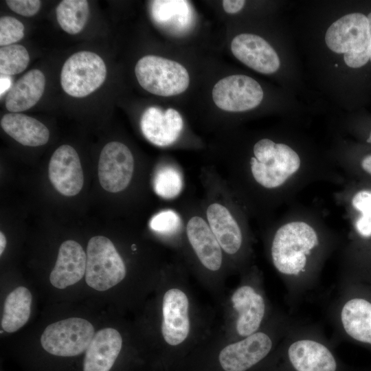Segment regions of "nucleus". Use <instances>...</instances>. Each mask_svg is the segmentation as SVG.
I'll use <instances>...</instances> for the list:
<instances>
[{
	"label": "nucleus",
	"mask_w": 371,
	"mask_h": 371,
	"mask_svg": "<svg viewBox=\"0 0 371 371\" xmlns=\"http://www.w3.org/2000/svg\"><path fill=\"white\" fill-rule=\"evenodd\" d=\"M230 168L232 186L247 214L269 221L309 185L344 183L332 161L304 154L286 142L263 137L251 154Z\"/></svg>",
	"instance_id": "nucleus-1"
},
{
	"label": "nucleus",
	"mask_w": 371,
	"mask_h": 371,
	"mask_svg": "<svg viewBox=\"0 0 371 371\" xmlns=\"http://www.w3.org/2000/svg\"><path fill=\"white\" fill-rule=\"evenodd\" d=\"M266 235L269 258L278 273L288 279L318 271L337 239L319 213L302 206L291 208L271 223Z\"/></svg>",
	"instance_id": "nucleus-2"
},
{
	"label": "nucleus",
	"mask_w": 371,
	"mask_h": 371,
	"mask_svg": "<svg viewBox=\"0 0 371 371\" xmlns=\"http://www.w3.org/2000/svg\"><path fill=\"white\" fill-rule=\"evenodd\" d=\"M159 311V337L168 348L207 339V323L200 317L196 300L183 277L168 272Z\"/></svg>",
	"instance_id": "nucleus-3"
},
{
	"label": "nucleus",
	"mask_w": 371,
	"mask_h": 371,
	"mask_svg": "<svg viewBox=\"0 0 371 371\" xmlns=\"http://www.w3.org/2000/svg\"><path fill=\"white\" fill-rule=\"evenodd\" d=\"M246 212L237 203L211 202L205 210V219L219 243L226 259L243 265L251 253V237Z\"/></svg>",
	"instance_id": "nucleus-4"
},
{
	"label": "nucleus",
	"mask_w": 371,
	"mask_h": 371,
	"mask_svg": "<svg viewBox=\"0 0 371 371\" xmlns=\"http://www.w3.org/2000/svg\"><path fill=\"white\" fill-rule=\"evenodd\" d=\"M371 32L368 17L361 13L346 14L327 30L325 41L334 52L344 54L345 63L359 68L370 60Z\"/></svg>",
	"instance_id": "nucleus-5"
},
{
	"label": "nucleus",
	"mask_w": 371,
	"mask_h": 371,
	"mask_svg": "<svg viewBox=\"0 0 371 371\" xmlns=\"http://www.w3.org/2000/svg\"><path fill=\"white\" fill-rule=\"evenodd\" d=\"M253 280H243L229 298V335L234 340L261 330L267 314L263 293Z\"/></svg>",
	"instance_id": "nucleus-6"
},
{
	"label": "nucleus",
	"mask_w": 371,
	"mask_h": 371,
	"mask_svg": "<svg viewBox=\"0 0 371 371\" xmlns=\"http://www.w3.org/2000/svg\"><path fill=\"white\" fill-rule=\"evenodd\" d=\"M86 254L85 281L91 288L107 291L125 279L127 270L124 261L108 238L92 237L88 242Z\"/></svg>",
	"instance_id": "nucleus-7"
},
{
	"label": "nucleus",
	"mask_w": 371,
	"mask_h": 371,
	"mask_svg": "<svg viewBox=\"0 0 371 371\" xmlns=\"http://www.w3.org/2000/svg\"><path fill=\"white\" fill-rule=\"evenodd\" d=\"M135 73L141 87L160 96H172L184 92L190 77L180 63L160 56L148 55L136 63Z\"/></svg>",
	"instance_id": "nucleus-8"
},
{
	"label": "nucleus",
	"mask_w": 371,
	"mask_h": 371,
	"mask_svg": "<svg viewBox=\"0 0 371 371\" xmlns=\"http://www.w3.org/2000/svg\"><path fill=\"white\" fill-rule=\"evenodd\" d=\"M95 333L88 320L69 317L48 325L41 335V344L50 355L74 357L87 350Z\"/></svg>",
	"instance_id": "nucleus-9"
},
{
	"label": "nucleus",
	"mask_w": 371,
	"mask_h": 371,
	"mask_svg": "<svg viewBox=\"0 0 371 371\" xmlns=\"http://www.w3.org/2000/svg\"><path fill=\"white\" fill-rule=\"evenodd\" d=\"M106 68L102 58L89 51L76 52L65 62L60 75L63 90L75 98L85 97L104 82Z\"/></svg>",
	"instance_id": "nucleus-10"
},
{
	"label": "nucleus",
	"mask_w": 371,
	"mask_h": 371,
	"mask_svg": "<svg viewBox=\"0 0 371 371\" xmlns=\"http://www.w3.org/2000/svg\"><path fill=\"white\" fill-rule=\"evenodd\" d=\"M273 371H342L333 351L321 341L299 339L292 341L276 360Z\"/></svg>",
	"instance_id": "nucleus-11"
},
{
	"label": "nucleus",
	"mask_w": 371,
	"mask_h": 371,
	"mask_svg": "<svg viewBox=\"0 0 371 371\" xmlns=\"http://www.w3.org/2000/svg\"><path fill=\"white\" fill-rule=\"evenodd\" d=\"M223 346L218 355L223 371H249L263 361L272 352L274 341L262 330Z\"/></svg>",
	"instance_id": "nucleus-12"
},
{
	"label": "nucleus",
	"mask_w": 371,
	"mask_h": 371,
	"mask_svg": "<svg viewBox=\"0 0 371 371\" xmlns=\"http://www.w3.org/2000/svg\"><path fill=\"white\" fill-rule=\"evenodd\" d=\"M185 232L190 251L202 271L212 278L223 273L227 259L206 219L199 215L190 216Z\"/></svg>",
	"instance_id": "nucleus-13"
},
{
	"label": "nucleus",
	"mask_w": 371,
	"mask_h": 371,
	"mask_svg": "<svg viewBox=\"0 0 371 371\" xmlns=\"http://www.w3.org/2000/svg\"><path fill=\"white\" fill-rule=\"evenodd\" d=\"M212 98L221 109L241 112L259 105L263 91L254 78L241 74L232 75L216 82L212 89Z\"/></svg>",
	"instance_id": "nucleus-14"
},
{
	"label": "nucleus",
	"mask_w": 371,
	"mask_h": 371,
	"mask_svg": "<svg viewBox=\"0 0 371 371\" xmlns=\"http://www.w3.org/2000/svg\"><path fill=\"white\" fill-rule=\"evenodd\" d=\"M135 161L129 148L119 142H111L102 148L98 161V178L101 186L116 193L129 185Z\"/></svg>",
	"instance_id": "nucleus-15"
},
{
	"label": "nucleus",
	"mask_w": 371,
	"mask_h": 371,
	"mask_svg": "<svg viewBox=\"0 0 371 371\" xmlns=\"http://www.w3.org/2000/svg\"><path fill=\"white\" fill-rule=\"evenodd\" d=\"M49 180L55 189L64 196L76 195L84 183L79 156L69 145H62L53 153L48 166Z\"/></svg>",
	"instance_id": "nucleus-16"
},
{
	"label": "nucleus",
	"mask_w": 371,
	"mask_h": 371,
	"mask_svg": "<svg viewBox=\"0 0 371 371\" xmlns=\"http://www.w3.org/2000/svg\"><path fill=\"white\" fill-rule=\"evenodd\" d=\"M231 49L238 60L258 72L271 74L280 67V62L276 51L258 35H237L232 41Z\"/></svg>",
	"instance_id": "nucleus-17"
},
{
	"label": "nucleus",
	"mask_w": 371,
	"mask_h": 371,
	"mask_svg": "<svg viewBox=\"0 0 371 371\" xmlns=\"http://www.w3.org/2000/svg\"><path fill=\"white\" fill-rule=\"evenodd\" d=\"M141 131L147 140L159 146H168L179 137L183 128L180 113L172 108L166 111L150 106L143 113L140 119Z\"/></svg>",
	"instance_id": "nucleus-18"
},
{
	"label": "nucleus",
	"mask_w": 371,
	"mask_h": 371,
	"mask_svg": "<svg viewBox=\"0 0 371 371\" xmlns=\"http://www.w3.org/2000/svg\"><path fill=\"white\" fill-rule=\"evenodd\" d=\"M87 254L76 241L63 242L58 250L56 264L50 273L51 284L64 289L79 282L85 275Z\"/></svg>",
	"instance_id": "nucleus-19"
},
{
	"label": "nucleus",
	"mask_w": 371,
	"mask_h": 371,
	"mask_svg": "<svg viewBox=\"0 0 371 371\" xmlns=\"http://www.w3.org/2000/svg\"><path fill=\"white\" fill-rule=\"evenodd\" d=\"M122 346L123 337L117 329L98 330L85 351L83 371H110Z\"/></svg>",
	"instance_id": "nucleus-20"
},
{
	"label": "nucleus",
	"mask_w": 371,
	"mask_h": 371,
	"mask_svg": "<svg viewBox=\"0 0 371 371\" xmlns=\"http://www.w3.org/2000/svg\"><path fill=\"white\" fill-rule=\"evenodd\" d=\"M45 77L39 69H32L18 80L8 93L5 107L11 113L29 109L42 97Z\"/></svg>",
	"instance_id": "nucleus-21"
},
{
	"label": "nucleus",
	"mask_w": 371,
	"mask_h": 371,
	"mask_svg": "<svg viewBox=\"0 0 371 371\" xmlns=\"http://www.w3.org/2000/svg\"><path fill=\"white\" fill-rule=\"evenodd\" d=\"M340 320L346 333L358 342L371 345V302L352 297L341 309Z\"/></svg>",
	"instance_id": "nucleus-22"
},
{
	"label": "nucleus",
	"mask_w": 371,
	"mask_h": 371,
	"mask_svg": "<svg viewBox=\"0 0 371 371\" xmlns=\"http://www.w3.org/2000/svg\"><path fill=\"white\" fill-rule=\"evenodd\" d=\"M1 126L11 137L27 146L45 144L49 138L48 128L36 119L20 113L5 114Z\"/></svg>",
	"instance_id": "nucleus-23"
},
{
	"label": "nucleus",
	"mask_w": 371,
	"mask_h": 371,
	"mask_svg": "<svg viewBox=\"0 0 371 371\" xmlns=\"http://www.w3.org/2000/svg\"><path fill=\"white\" fill-rule=\"evenodd\" d=\"M32 296L23 286H17L6 297L1 320L2 329L12 333L21 328L29 320Z\"/></svg>",
	"instance_id": "nucleus-24"
},
{
	"label": "nucleus",
	"mask_w": 371,
	"mask_h": 371,
	"mask_svg": "<svg viewBox=\"0 0 371 371\" xmlns=\"http://www.w3.org/2000/svg\"><path fill=\"white\" fill-rule=\"evenodd\" d=\"M335 199L349 213H353L355 229L371 231V189L353 190L345 184L335 193Z\"/></svg>",
	"instance_id": "nucleus-25"
},
{
	"label": "nucleus",
	"mask_w": 371,
	"mask_h": 371,
	"mask_svg": "<svg viewBox=\"0 0 371 371\" xmlns=\"http://www.w3.org/2000/svg\"><path fill=\"white\" fill-rule=\"evenodd\" d=\"M151 14L157 23L175 30L186 29L192 19L187 1H153Z\"/></svg>",
	"instance_id": "nucleus-26"
},
{
	"label": "nucleus",
	"mask_w": 371,
	"mask_h": 371,
	"mask_svg": "<svg viewBox=\"0 0 371 371\" xmlns=\"http://www.w3.org/2000/svg\"><path fill=\"white\" fill-rule=\"evenodd\" d=\"M89 7L85 0H64L56 8V18L61 28L68 34H76L85 25Z\"/></svg>",
	"instance_id": "nucleus-27"
},
{
	"label": "nucleus",
	"mask_w": 371,
	"mask_h": 371,
	"mask_svg": "<svg viewBox=\"0 0 371 371\" xmlns=\"http://www.w3.org/2000/svg\"><path fill=\"white\" fill-rule=\"evenodd\" d=\"M153 186L159 196L165 199H172L181 192L183 179L179 168L168 164L157 170Z\"/></svg>",
	"instance_id": "nucleus-28"
},
{
	"label": "nucleus",
	"mask_w": 371,
	"mask_h": 371,
	"mask_svg": "<svg viewBox=\"0 0 371 371\" xmlns=\"http://www.w3.org/2000/svg\"><path fill=\"white\" fill-rule=\"evenodd\" d=\"M30 62L26 48L13 44L0 48V73L1 75H15L23 71Z\"/></svg>",
	"instance_id": "nucleus-29"
},
{
	"label": "nucleus",
	"mask_w": 371,
	"mask_h": 371,
	"mask_svg": "<svg viewBox=\"0 0 371 371\" xmlns=\"http://www.w3.org/2000/svg\"><path fill=\"white\" fill-rule=\"evenodd\" d=\"M181 219L177 212L172 210H165L156 214L150 221V228L159 234L172 235L181 227Z\"/></svg>",
	"instance_id": "nucleus-30"
},
{
	"label": "nucleus",
	"mask_w": 371,
	"mask_h": 371,
	"mask_svg": "<svg viewBox=\"0 0 371 371\" xmlns=\"http://www.w3.org/2000/svg\"><path fill=\"white\" fill-rule=\"evenodd\" d=\"M24 36L23 24L12 16H4L0 19V45H13Z\"/></svg>",
	"instance_id": "nucleus-31"
},
{
	"label": "nucleus",
	"mask_w": 371,
	"mask_h": 371,
	"mask_svg": "<svg viewBox=\"0 0 371 371\" xmlns=\"http://www.w3.org/2000/svg\"><path fill=\"white\" fill-rule=\"evenodd\" d=\"M5 2L13 12L28 17L36 14L41 5L38 0H7Z\"/></svg>",
	"instance_id": "nucleus-32"
},
{
	"label": "nucleus",
	"mask_w": 371,
	"mask_h": 371,
	"mask_svg": "<svg viewBox=\"0 0 371 371\" xmlns=\"http://www.w3.org/2000/svg\"><path fill=\"white\" fill-rule=\"evenodd\" d=\"M357 170L371 177V153L362 156L359 161L356 163V168L349 169L345 172H350Z\"/></svg>",
	"instance_id": "nucleus-33"
},
{
	"label": "nucleus",
	"mask_w": 371,
	"mask_h": 371,
	"mask_svg": "<svg viewBox=\"0 0 371 371\" xmlns=\"http://www.w3.org/2000/svg\"><path fill=\"white\" fill-rule=\"evenodd\" d=\"M245 3V1L243 0H224L223 7L226 12L235 14L241 10Z\"/></svg>",
	"instance_id": "nucleus-34"
},
{
	"label": "nucleus",
	"mask_w": 371,
	"mask_h": 371,
	"mask_svg": "<svg viewBox=\"0 0 371 371\" xmlns=\"http://www.w3.org/2000/svg\"><path fill=\"white\" fill-rule=\"evenodd\" d=\"M12 78L10 76L1 75L0 77V95L2 96L7 91H10L12 87Z\"/></svg>",
	"instance_id": "nucleus-35"
},
{
	"label": "nucleus",
	"mask_w": 371,
	"mask_h": 371,
	"mask_svg": "<svg viewBox=\"0 0 371 371\" xmlns=\"http://www.w3.org/2000/svg\"><path fill=\"white\" fill-rule=\"evenodd\" d=\"M7 244V239L5 234L0 232V255L1 256L5 250Z\"/></svg>",
	"instance_id": "nucleus-36"
},
{
	"label": "nucleus",
	"mask_w": 371,
	"mask_h": 371,
	"mask_svg": "<svg viewBox=\"0 0 371 371\" xmlns=\"http://www.w3.org/2000/svg\"><path fill=\"white\" fill-rule=\"evenodd\" d=\"M366 141L368 143H370L371 144V131L369 133L368 137L367 138Z\"/></svg>",
	"instance_id": "nucleus-37"
},
{
	"label": "nucleus",
	"mask_w": 371,
	"mask_h": 371,
	"mask_svg": "<svg viewBox=\"0 0 371 371\" xmlns=\"http://www.w3.org/2000/svg\"><path fill=\"white\" fill-rule=\"evenodd\" d=\"M370 60H371V38H370Z\"/></svg>",
	"instance_id": "nucleus-38"
}]
</instances>
